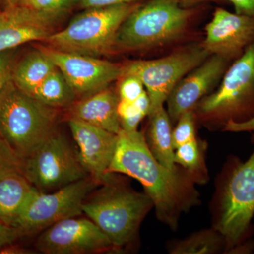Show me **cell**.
Here are the masks:
<instances>
[{
  "instance_id": "6da1fadb",
  "label": "cell",
  "mask_w": 254,
  "mask_h": 254,
  "mask_svg": "<svg viewBox=\"0 0 254 254\" xmlns=\"http://www.w3.org/2000/svg\"><path fill=\"white\" fill-rule=\"evenodd\" d=\"M108 173H121L141 184L150 197L157 218L172 230H176L182 214L200 202L195 182L185 169L177 165L168 168L150 153L143 132L118 133V145Z\"/></svg>"
},
{
  "instance_id": "7a4b0ae2",
  "label": "cell",
  "mask_w": 254,
  "mask_h": 254,
  "mask_svg": "<svg viewBox=\"0 0 254 254\" xmlns=\"http://www.w3.org/2000/svg\"><path fill=\"white\" fill-rule=\"evenodd\" d=\"M152 208L146 193L133 190L115 173H108L86 197L82 210L104 232L115 250L120 251L136 240Z\"/></svg>"
},
{
  "instance_id": "3957f363",
  "label": "cell",
  "mask_w": 254,
  "mask_h": 254,
  "mask_svg": "<svg viewBox=\"0 0 254 254\" xmlns=\"http://www.w3.org/2000/svg\"><path fill=\"white\" fill-rule=\"evenodd\" d=\"M218 89L195 105V120L208 128L254 131V43L229 66Z\"/></svg>"
},
{
  "instance_id": "277c9868",
  "label": "cell",
  "mask_w": 254,
  "mask_h": 254,
  "mask_svg": "<svg viewBox=\"0 0 254 254\" xmlns=\"http://www.w3.org/2000/svg\"><path fill=\"white\" fill-rule=\"evenodd\" d=\"M254 144V133L252 134ZM213 227L225 237V253H239L245 247L254 216V150L242 162L232 157L219 182L214 204Z\"/></svg>"
},
{
  "instance_id": "5b68a950",
  "label": "cell",
  "mask_w": 254,
  "mask_h": 254,
  "mask_svg": "<svg viewBox=\"0 0 254 254\" xmlns=\"http://www.w3.org/2000/svg\"><path fill=\"white\" fill-rule=\"evenodd\" d=\"M191 14L180 0L138 4L119 28L114 53L152 49L177 41L186 31Z\"/></svg>"
},
{
  "instance_id": "8992f818",
  "label": "cell",
  "mask_w": 254,
  "mask_h": 254,
  "mask_svg": "<svg viewBox=\"0 0 254 254\" xmlns=\"http://www.w3.org/2000/svg\"><path fill=\"white\" fill-rule=\"evenodd\" d=\"M58 109L21 91L9 80L0 96V137L24 159L57 130Z\"/></svg>"
},
{
  "instance_id": "52a82bcc",
  "label": "cell",
  "mask_w": 254,
  "mask_h": 254,
  "mask_svg": "<svg viewBox=\"0 0 254 254\" xmlns=\"http://www.w3.org/2000/svg\"><path fill=\"white\" fill-rule=\"evenodd\" d=\"M137 4L86 9L43 41L54 49L100 58L114 53L119 28Z\"/></svg>"
},
{
  "instance_id": "ba28073f",
  "label": "cell",
  "mask_w": 254,
  "mask_h": 254,
  "mask_svg": "<svg viewBox=\"0 0 254 254\" xmlns=\"http://www.w3.org/2000/svg\"><path fill=\"white\" fill-rule=\"evenodd\" d=\"M21 174L41 192L53 191L90 177L78 151L58 130L23 159Z\"/></svg>"
},
{
  "instance_id": "9c48e42d",
  "label": "cell",
  "mask_w": 254,
  "mask_h": 254,
  "mask_svg": "<svg viewBox=\"0 0 254 254\" xmlns=\"http://www.w3.org/2000/svg\"><path fill=\"white\" fill-rule=\"evenodd\" d=\"M210 55L202 44L187 47L160 59L124 64L120 77L131 75L141 80L149 97V115L163 106L178 82Z\"/></svg>"
},
{
  "instance_id": "30bf717a",
  "label": "cell",
  "mask_w": 254,
  "mask_h": 254,
  "mask_svg": "<svg viewBox=\"0 0 254 254\" xmlns=\"http://www.w3.org/2000/svg\"><path fill=\"white\" fill-rule=\"evenodd\" d=\"M91 177L82 179L59 190H37L27 200L13 222L23 235L41 233L64 219L80 216L86 197L99 185Z\"/></svg>"
},
{
  "instance_id": "8fae6325",
  "label": "cell",
  "mask_w": 254,
  "mask_h": 254,
  "mask_svg": "<svg viewBox=\"0 0 254 254\" xmlns=\"http://www.w3.org/2000/svg\"><path fill=\"white\" fill-rule=\"evenodd\" d=\"M64 219L43 230L36 248L46 254H89L115 251L104 232L89 218Z\"/></svg>"
},
{
  "instance_id": "7c38bea8",
  "label": "cell",
  "mask_w": 254,
  "mask_h": 254,
  "mask_svg": "<svg viewBox=\"0 0 254 254\" xmlns=\"http://www.w3.org/2000/svg\"><path fill=\"white\" fill-rule=\"evenodd\" d=\"M38 48L61 71L77 98L104 89L113 82L118 81L121 76L122 64H120L88 55L60 51L49 46Z\"/></svg>"
},
{
  "instance_id": "4fadbf2b",
  "label": "cell",
  "mask_w": 254,
  "mask_h": 254,
  "mask_svg": "<svg viewBox=\"0 0 254 254\" xmlns=\"http://www.w3.org/2000/svg\"><path fill=\"white\" fill-rule=\"evenodd\" d=\"M231 62L220 55H210L178 82L166 100L172 124L176 123L182 114L193 110L200 100L212 93Z\"/></svg>"
},
{
  "instance_id": "5bb4252c",
  "label": "cell",
  "mask_w": 254,
  "mask_h": 254,
  "mask_svg": "<svg viewBox=\"0 0 254 254\" xmlns=\"http://www.w3.org/2000/svg\"><path fill=\"white\" fill-rule=\"evenodd\" d=\"M254 43V18L218 8L205 27L202 46L210 55L238 59Z\"/></svg>"
},
{
  "instance_id": "9a60e30c",
  "label": "cell",
  "mask_w": 254,
  "mask_h": 254,
  "mask_svg": "<svg viewBox=\"0 0 254 254\" xmlns=\"http://www.w3.org/2000/svg\"><path fill=\"white\" fill-rule=\"evenodd\" d=\"M68 126L78 147V157L89 176L100 184L113 161L118 134L77 120L68 118Z\"/></svg>"
},
{
  "instance_id": "2e32d148",
  "label": "cell",
  "mask_w": 254,
  "mask_h": 254,
  "mask_svg": "<svg viewBox=\"0 0 254 254\" xmlns=\"http://www.w3.org/2000/svg\"><path fill=\"white\" fill-rule=\"evenodd\" d=\"M59 20L22 5L5 6L0 11V53L31 41H45Z\"/></svg>"
},
{
  "instance_id": "e0dca14e",
  "label": "cell",
  "mask_w": 254,
  "mask_h": 254,
  "mask_svg": "<svg viewBox=\"0 0 254 254\" xmlns=\"http://www.w3.org/2000/svg\"><path fill=\"white\" fill-rule=\"evenodd\" d=\"M119 102L118 93L107 87L76 100L68 107V115L118 134L122 130L118 112Z\"/></svg>"
},
{
  "instance_id": "ac0fdd59",
  "label": "cell",
  "mask_w": 254,
  "mask_h": 254,
  "mask_svg": "<svg viewBox=\"0 0 254 254\" xmlns=\"http://www.w3.org/2000/svg\"><path fill=\"white\" fill-rule=\"evenodd\" d=\"M148 116L149 123L144 134L150 153L161 165L168 168H175L177 164L173 143V124L168 112L161 106Z\"/></svg>"
},
{
  "instance_id": "d6986e66",
  "label": "cell",
  "mask_w": 254,
  "mask_h": 254,
  "mask_svg": "<svg viewBox=\"0 0 254 254\" xmlns=\"http://www.w3.org/2000/svg\"><path fill=\"white\" fill-rule=\"evenodd\" d=\"M55 68L52 60L38 48L16 60L11 80L19 89L31 96L37 87Z\"/></svg>"
},
{
  "instance_id": "ffe728a7",
  "label": "cell",
  "mask_w": 254,
  "mask_h": 254,
  "mask_svg": "<svg viewBox=\"0 0 254 254\" xmlns=\"http://www.w3.org/2000/svg\"><path fill=\"white\" fill-rule=\"evenodd\" d=\"M37 190L22 174H13L1 179L0 220L12 225L23 205Z\"/></svg>"
},
{
  "instance_id": "44dd1931",
  "label": "cell",
  "mask_w": 254,
  "mask_h": 254,
  "mask_svg": "<svg viewBox=\"0 0 254 254\" xmlns=\"http://www.w3.org/2000/svg\"><path fill=\"white\" fill-rule=\"evenodd\" d=\"M31 96L57 109L68 108L78 99L66 78L57 67L37 87Z\"/></svg>"
},
{
  "instance_id": "7402d4cb",
  "label": "cell",
  "mask_w": 254,
  "mask_h": 254,
  "mask_svg": "<svg viewBox=\"0 0 254 254\" xmlns=\"http://www.w3.org/2000/svg\"><path fill=\"white\" fill-rule=\"evenodd\" d=\"M225 250V237L213 227L195 232L168 246V252L171 254H213Z\"/></svg>"
},
{
  "instance_id": "603a6c76",
  "label": "cell",
  "mask_w": 254,
  "mask_h": 254,
  "mask_svg": "<svg viewBox=\"0 0 254 254\" xmlns=\"http://www.w3.org/2000/svg\"><path fill=\"white\" fill-rule=\"evenodd\" d=\"M206 143L198 138L180 145L175 149V162L188 172L195 184L203 185L208 180L205 161Z\"/></svg>"
},
{
  "instance_id": "cb8c5ba5",
  "label": "cell",
  "mask_w": 254,
  "mask_h": 254,
  "mask_svg": "<svg viewBox=\"0 0 254 254\" xmlns=\"http://www.w3.org/2000/svg\"><path fill=\"white\" fill-rule=\"evenodd\" d=\"M78 3L79 0H22L18 5L60 20Z\"/></svg>"
},
{
  "instance_id": "d4e9b609",
  "label": "cell",
  "mask_w": 254,
  "mask_h": 254,
  "mask_svg": "<svg viewBox=\"0 0 254 254\" xmlns=\"http://www.w3.org/2000/svg\"><path fill=\"white\" fill-rule=\"evenodd\" d=\"M195 122L193 110L187 111L180 117L176 127L173 129V143L175 149L196 138Z\"/></svg>"
},
{
  "instance_id": "484cf974",
  "label": "cell",
  "mask_w": 254,
  "mask_h": 254,
  "mask_svg": "<svg viewBox=\"0 0 254 254\" xmlns=\"http://www.w3.org/2000/svg\"><path fill=\"white\" fill-rule=\"evenodd\" d=\"M23 158L0 137V180L13 174H21Z\"/></svg>"
},
{
  "instance_id": "4316f807",
  "label": "cell",
  "mask_w": 254,
  "mask_h": 254,
  "mask_svg": "<svg viewBox=\"0 0 254 254\" xmlns=\"http://www.w3.org/2000/svg\"><path fill=\"white\" fill-rule=\"evenodd\" d=\"M118 112L122 129L126 131H137L140 123L146 116L134 103L121 100L119 102Z\"/></svg>"
},
{
  "instance_id": "83f0119b",
  "label": "cell",
  "mask_w": 254,
  "mask_h": 254,
  "mask_svg": "<svg viewBox=\"0 0 254 254\" xmlns=\"http://www.w3.org/2000/svg\"><path fill=\"white\" fill-rule=\"evenodd\" d=\"M120 100L133 103L145 91L141 80L134 76H123L118 79Z\"/></svg>"
},
{
  "instance_id": "f1b7e54d",
  "label": "cell",
  "mask_w": 254,
  "mask_h": 254,
  "mask_svg": "<svg viewBox=\"0 0 254 254\" xmlns=\"http://www.w3.org/2000/svg\"><path fill=\"white\" fill-rule=\"evenodd\" d=\"M14 49L0 53V96L6 83L11 78L13 66L16 61Z\"/></svg>"
},
{
  "instance_id": "f546056e",
  "label": "cell",
  "mask_w": 254,
  "mask_h": 254,
  "mask_svg": "<svg viewBox=\"0 0 254 254\" xmlns=\"http://www.w3.org/2000/svg\"><path fill=\"white\" fill-rule=\"evenodd\" d=\"M23 235V232L17 227L0 220V250L6 246L14 243Z\"/></svg>"
},
{
  "instance_id": "4dcf8cb0",
  "label": "cell",
  "mask_w": 254,
  "mask_h": 254,
  "mask_svg": "<svg viewBox=\"0 0 254 254\" xmlns=\"http://www.w3.org/2000/svg\"><path fill=\"white\" fill-rule=\"evenodd\" d=\"M141 0H79L78 5L83 9L104 7L113 5L121 4H131Z\"/></svg>"
},
{
  "instance_id": "1f68e13d",
  "label": "cell",
  "mask_w": 254,
  "mask_h": 254,
  "mask_svg": "<svg viewBox=\"0 0 254 254\" xmlns=\"http://www.w3.org/2000/svg\"><path fill=\"white\" fill-rule=\"evenodd\" d=\"M235 6V13L254 18V0H229Z\"/></svg>"
},
{
  "instance_id": "d6a6232c",
  "label": "cell",
  "mask_w": 254,
  "mask_h": 254,
  "mask_svg": "<svg viewBox=\"0 0 254 254\" xmlns=\"http://www.w3.org/2000/svg\"><path fill=\"white\" fill-rule=\"evenodd\" d=\"M0 254H35L33 251L24 248L21 246L14 245V243L3 247L0 250Z\"/></svg>"
},
{
  "instance_id": "836d02e7",
  "label": "cell",
  "mask_w": 254,
  "mask_h": 254,
  "mask_svg": "<svg viewBox=\"0 0 254 254\" xmlns=\"http://www.w3.org/2000/svg\"><path fill=\"white\" fill-rule=\"evenodd\" d=\"M21 1L22 0H4V3L6 4V6H16L19 4Z\"/></svg>"
},
{
  "instance_id": "e575fe53",
  "label": "cell",
  "mask_w": 254,
  "mask_h": 254,
  "mask_svg": "<svg viewBox=\"0 0 254 254\" xmlns=\"http://www.w3.org/2000/svg\"><path fill=\"white\" fill-rule=\"evenodd\" d=\"M187 1H200V0H186Z\"/></svg>"
},
{
  "instance_id": "d590c367",
  "label": "cell",
  "mask_w": 254,
  "mask_h": 254,
  "mask_svg": "<svg viewBox=\"0 0 254 254\" xmlns=\"http://www.w3.org/2000/svg\"><path fill=\"white\" fill-rule=\"evenodd\" d=\"M1 1H4V0H0V2H1Z\"/></svg>"
}]
</instances>
